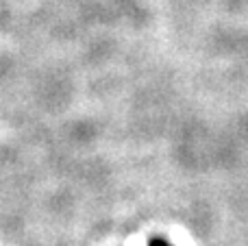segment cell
Returning <instances> with one entry per match:
<instances>
[{"label":"cell","instance_id":"6da1fadb","mask_svg":"<svg viewBox=\"0 0 248 246\" xmlns=\"http://www.w3.org/2000/svg\"><path fill=\"white\" fill-rule=\"evenodd\" d=\"M148 246H170L166 242V240H159V238H155V240H150L148 242Z\"/></svg>","mask_w":248,"mask_h":246}]
</instances>
